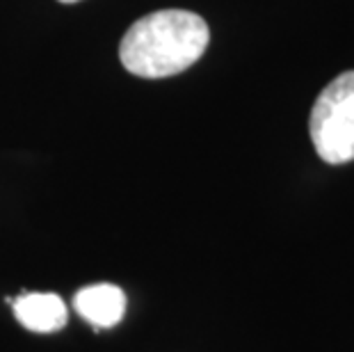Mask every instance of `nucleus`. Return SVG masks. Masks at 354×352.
I'll return each instance as SVG.
<instances>
[{
    "instance_id": "obj_1",
    "label": "nucleus",
    "mask_w": 354,
    "mask_h": 352,
    "mask_svg": "<svg viewBox=\"0 0 354 352\" xmlns=\"http://www.w3.org/2000/svg\"><path fill=\"white\" fill-rule=\"evenodd\" d=\"M210 41L208 24L185 10H160L138 19L124 35L119 59L138 78H169L190 69Z\"/></svg>"
},
{
    "instance_id": "obj_2",
    "label": "nucleus",
    "mask_w": 354,
    "mask_h": 352,
    "mask_svg": "<svg viewBox=\"0 0 354 352\" xmlns=\"http://www.w3.org/2000/svg\"><path fill=\"white\" fill-rule=\"evenodd\" d=\"M315 154L327 165L354 160V71H345L322 89L308 119Z\"/></svg>"
},
{
    "instance_id": "obj_3",
    "label": "nucleus",
    "mask_w": 354,
    "mask_h": 352,
    "mask_svg": "<svg viewBox=\"0 0 354 352\" xmlns=\"http://www.w3.org/2000/svg\"><path fill=\"white\" fill-rule=\"evenodd\" d=\"M73 309L87 323L99 329H110L122 323L126 313V295L115 284H94L73 295Z\"/></svg>"
},
{
    "instance_id": "obj_4",
    "label": "nucleus",
    "mask_w": 354,
    "mask_h": 352,
    "mask_svg": "<svg viewBox=\"0 0 354 352\" xmlns=\"http://www.w3.org/2000/svg\"><path fill=\"white\" fill-rule=\"evenodd\" d=\"M14 316L30 332H57L69 320L64 299L55 293H24L14 299Z\"/></svg>"
},
{
    "instance_id": "obj_5",
    "label": "nucleus",
    "mask_w": 354,
    "mask_h": 352,
    "mask_svg": "<svg viewBox=\"0 0 354 352\" xmlns=\"http://www.w3.org/2000/svg\"><path fill=\"white\" fill-rule=\"evenodd\" d=\"M59 3H78V0H59Z\"/></svg>"
}]
</instances>
